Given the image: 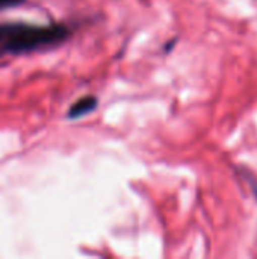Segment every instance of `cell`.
Here are the masks:
<instances>
[{
	"label": "cell",
	"instance_id": "3",
	"mask_svg": "<svg viewBox=\"0 0 257 259\" xmlns=\"http://www.w3.org/2000/svg\"><path fill=\"white\" fill-rule=\"evenodd\" d=\"M21 3H24V0H0V11L2 9H8V8L20 6Z\"/></svg>",
	"mask_w": 257,
	"mask_h": 259
},
{
	"label": "cell",
	"instance_id": "1",
	"mask_svg": "<svg viewBox=\"0 0 257 259\" xmlns=\"http://www.w3.org/2000/svg\"><path fill=\"white\" fill-rule=\"evenodd\" d=\"M70 29L65 24H0V56L21 55L56 46L67 39Z\"/></svg>",
	"mask_w": 257,
	"mask_h": 259
},
{
	"label": "cell",
	"instance_id": "4",
	"mask_svg": "<svg viewBox=\"0 0 257 259\" xmlns=\"http://www.w3.org/2000/svg\"><path fill=\"white\" fill-rule=\"evenodd\" d=\"M254 194H256V196H257V184H256V185H254Z\"/></svg>",
	"mask_w": 257,
	"mask_h": 259
},
{
	"label": "cell",
	"instance_id": "2",
	"mask_svg": "<svg viewBox=\"0 0 257 259\" xmlns=\"http://www.w3.org/2000/svg\"><path fill=\"white\" fill-rule=\"evenodd\" d=\"M95 106H97V99L94 96H85V97L76 100L71 105V108L68 109V114L67 115L70 118H79V117H82V115L94 111Z\"/></svg>",
	"mask_w": 257,
	"mask_h": 259
}]
</instances>
